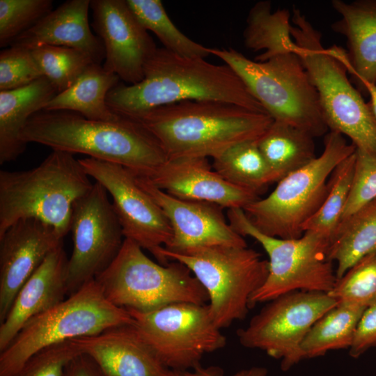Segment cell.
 Masks as SVG:
<instances>
[{
  "label": "cell",
  "instance_id": "f35d334b",
  "mask_svg": "<svg viewBox=\"0 0 376 376\" xmlns=\"http://www.w3.org/2000/svg\"><path fill=\"white\" fill-rule=\"evenodd\" d=\"M376 345V301L363 311L350 347V355L357 358Z\"/></svg>",
  "mask_w": 376,
  "mask_h": 376
},
{
  "label": "cell",
  "instance_id": "8992f818",
  "mask_svg": "<svg viewBox=\"0 0 376 376\" xmlns=\"http://www.w3.org/2000/svg\"><path fill=\"white\" fill-rule=\"evenodd\" d=\"M210 51L239 75L273 120L301 129L314 138L328 131L317 91L295 47L263 62L232 48Z\"/></svg>",
  "mask_w": 376,
  "mask_h": 376
},
{
  "label": "cell",
  "instance_id": "52a82bcc",
  "mask_svg": "<svg viewBox=\"0 0 376 376\" xmlns=\"http://www.w3.org/2000/svg\"><path fill=\"white\" fill-rule=\"evenodd\" d=\"M355 150L343 135L329 131L318 157L283 178L267 196L246 205L244 212L264 234L283 239L301 237L326 198L331 173Z\"/></svg>",
  "mask_w": 376,
  "mask_h": 376
},
{
  "label": "cell",
  "instance_id": "e0dca14e",
  "mask_svg": "<svg viewBox=\"0 0 376 376\" xmlns=\"http://www.w3.org/2000/svg\"><path fill=\"white\" fill-rule=\"evenodd\" d=\"M134 175L138 185L160 207L171 226L173 237L166 250L182 253L212 246H247L244 237L226 221L221 206L175 198L146 177Z\"/></svg>",
  "mask_w": 376,
  "mask_h": 376
},
{
  "label": "cell",
  "instance_id": "9c48e42d",
  "mask_svg": "<svg viewBox=\"0 0 376 376\" xmlns=\"http://www.w3.org/2000/svg\"><path fill=\"white\" fill-rule=\"evenodd\" d=\"M95 280L109 301L126 310L148 312L175 303L208 301L205 290L185 265L174 260L157 263L127 238Z\"/></svg>",
  "mask_w": 376,
  "mask_h": 376
},
{
  "label": "cell",
  "instance_id": "ab89813d",
  "mask_svg": "<svg viewBox=\"0 0 376 376\" xmlns=\"http://www.w3.org/2000/svg\"><path fill=\"white\" fill-rule=\"evenodd\" d=\"M63 376H107L88 354L81 352L66 366Z\"/></svg>",
  "mask_w": 376,
  "mask_h": 376
},
{
  "label": "cell",
  "instance_id": "83f0119b",
  "mask_svg": "<svg viewBox=\"0 0 376 376\" xmlns=\"http://www.w3.org/2000/svg\"><path fill=\"white\" fill-rule=\"evenodd\" d=\"M291 18L292 13L288 9L272 11L269 1H260L254 4L249 12L243 38L248 49L254 52L264 51L255 61H265L295 50Z\"/></svg>",
  "mask_w": 376,
  "mask_h": 376
},
{
  "label": "cell",
  "instance_id": "ac0fdd59",
  "mask_svg": "<svg viewBox=\"0 0 376 376\" xmlns=\"http://www.w3.org/2000/svg\"><path fill=\"white\" fill-rule=\"evenodd\" d=\"M63 240L52 226L34 218L17 221L0 236V322L21 287Z\"/></svg>",
  "mask_w": 376,
  "mask_h": 376
},
{
  "label": "cell",
  "instance_id": "d6a6232c",
  "mask_svg": "<svg viewBox=\"0 0 376 376\" xmlns=\"http://www.w3.org/2000/svg\"><path fill=\"white\" fill-rule=\"evenodd\" d=\"M43 77L60 93L93 62L86 53L66 47L41 45L30 49Z\"/></svg>",
  "mask_w": 376,
  "mask_h": 376
},
{
  "label": "cell",
  "instance_id": "ffe728a7",
  "mask_svg": "<svg viewBox=\"0 0 376 376\" xmlns=\"http://www.w3.org/2000/svg\"><path fill=\"white\" fill-rule=\"evenodd\" d=\"M72 340L97 363L107 376H175L161 362L133 323Z\"/></svg>",
  "mask_w": 376,
  "mask_h": 376
},
{
  "label": "cell",
  "instance_id": "60d3db41",
  "mask_svg": "<svg viewBox=\"0 0 376 376\" xmlns=\"http://www.w3.org/2000/svg\"><path fill=\"white\" fill-rule=\"evenodd\" d=\"M175 376H226L221 368L218 366L203 367L201 364L194 369L174 371ZM268 371L265 367L254 366L242 369L227 376H267Z\"/></svg>",
  "mask_w": 376,
  "mask_h": 376
},
{
  "label": "cell",
  "instance_id": "1f68e13d",
  "mask_svg": "<svg viewBox=\"0 0 376 376\" xmlns=\"http://www.w3.org/2000/svg\"><path fill=\"white\" fill-rule=\"evenodd\" d=\"M355 152L340 162L331 173L326 198L317 212L305 224L304 232L309 230L320 233L330 242L340 221L350 191L356 160Z\"/></svg>",
  "mask_w": 376,
  "mask_h": 376
},
{
  "label": "cell",
  "instance_id": "8fae6325",
  "mask_svg": "<svg viewBox=\"0 0 376 376\" xmlns=\"http://www.w3.org/2000/svg\"><path fill=\"white\" fill-rule=\"evenodd\" d=\"M161 254L166 263L185 265L200 282L211 318L220 329L246 317L251 296L269 272L268 260L248 246H212L182 253L163 248Z\"/></svg>",
  "mask_w": 376,
  "mask_h": 376
},
{
  "label": "cell",
  "instance_id": "ba28073f",
  "mask_svg": "<svg viewBox=\"0 0 376 376\" xmlns=\"http://www.w3.org/2000/svg\"><path fill=\"white\" fill-rule=\"evenodd\" d=\"M133 322L129 311L109 301L93 280L22 327L0 352V376H13L30 357L49 346Z\"/></svg>",
  "mask_w": 376,
  "mask_h": 376
},
{
  "label": "cell",
  "instance_id": "6da1fadb",
  "mask_svg": "<svg viewBox=\"0 0 376 376\" xmlns=\"http://www.w3.org/2000/svg\"><path fill=\"white\" fill-rule=\"evenodd\" d=\"M183 101L224 102L266 113L228 65L182 57L164 47H157L147 63L141 81L129 86L119 82L106 98L112 111L131 118Z\"/></svg>",
  "mask_w": 376,
  "mask_h": 376
},
{
  "label": "cell",
  "instance_id": "9a60e30c",
  "mask_svg": "<svg viewBox=\"0 0 376 376\" xmlns=\"http://www.w3.org/2000/svg\"><path fill=\"white\" fill-rule=\"evenodd\" d=\"M86 173L110 194L125 238L149 251L167 265L161 251L171 241V226L160 207L137 183L134 173L122 165L92 157L79 159Z\"/></svg>",
  "mask_w": 376,
  "mask_h": 376
},
{
  "label": "cell",
  "instance_id": "b9f144b4",
  "mask_svg": "<svg viewBox=\"0 0 376 376\" xmlns=\"http://www.w3.org/2000/svg\"><path fill=\"white\" fill-rule=\"evenodd\" d=\"M364 94L368 93L370 101L368 102L376 120V84L365 83L363 85Z\"/></svg>",
  "mask_w": 376,
  "mask_h": 376
},
{
  "label": "cell",
  "instance_id": "f1b7e54d",
  "mask_svg": "<svg viewBox=\"0 0 376 376\" xmlns=\"http://www.w3.org/2000/svg\"><path fill=\"white\" fill-rule=\"evenodd\" d=\"M258 140L236 143L212 158L213 169L225 180L258 195L274 182Z\"/></svg>",
  "mask_w": 376,
  "mask_h": 376
},
{
  "label": "cell",
  "instance_id": "7a4b0ae2",
  "mask_svg": "<svg viewBox=\"0 0 376 376\" xmlns=\"http://www.w3.org/2000/svg\"><path fill=\"white\" fill-rule=\"evenodd\" d=\"M20 139L25 144L37 143L118 164L142 176L168 159L150 132L139 121L121 115L116 120L104 121L72 111L41 110L28 120Z\"/></svg>",
  "mask_w": 376,
  "mask_h": 376
},
{
  "label": "cell",
  "instance_id": "5bb4252c",
  "mask_svg": "<svg viewBox=\"0 0 376 376\" xmlns=\"http://www.w3.org/2000/svg\"><path fill=\"white\" fill-rule=\"evenodd\" d=\"M70 231L73 249L68 263V295L104 272L125 240L108 192L100 182L74 203Z\"/></svg>",
  "mask_w": 376,
  "mask_h": 376
},
{
  "label": "cell",
  "instance_id": "484cf974",
  "mask_svg": "<svg viewBox=\"0 0 376 376\" xmlns=\"http://www.w3.org/2000/svg\"><path fill=\"white\" fill-rule=\"evenodd\" d=\"M257 142L274 182H278L316 157L314 137L284 123L273 120Z\"/></svg>",
  "mask_w": 376,
  "mask_h": 376
},
{
  "label": "cell",
  "instance_id": "30bf717a",
  "mask_svg": "<svg viewBox=\"0 0 376 376\" xmlns=\"http://www.w3.org/2000/svg\"><path fill=\"white\" fill-rule=\"evenodd\" d=\"M226 216L238 234L256 240L269 257L267 276L251 296L250 308L292 292L329 293L333 289L337 278L327 238L309 230L292 239L267 235L253 226L242 208L227 209Z\"/></svg>",
  "mask_w": 376,
  "mask_h": 376
},
{
  "label": "cell",
  "instance_id": "4316f807",
  "mask_svg": "<svg viewBox=\"0 0 376 376\" xmlns=\"http://www.w3.org/2000/svg\"><path fill=\"white\" fill-rule=\"evenodd\" d=\"M376 251V198L340 221L329 242L328 255L337 265L336 278Z\"/></svg>",
  "mask_w": 376,
  "mask_h": 376
},
{
  "label": "cell",
  "instance_id": "f546056e",
  "mask_svg": "<svg viewBox=\"0 0 376 376\" xmlns=\"http://www.w3.org/2000/svg\"><path fill=\"white\" fill-rule=\"evenodd\" d=\"M366 308L338 304L324 314L313 325L301 343L304 359L320 357L333 350L350 348Z\"/></svg>",
  "mask_w": 376,
  "mask_h": 376
},
{
  "label": "cell",
  "instance_id": "7402d4cb",
  "mask_svg": "<svg viewBox=\"0 0 376 376\" xmlns=\"http://www.w3.org/2000/svg\"><path fill=\"white\" fill-rule=\"evenodd\" d=\"M91 0H68L52 10L33 26L20 34L10 46L32 49L41 45L73 48L88 54L93 62L105 59L102 40L88 23Z\"/></svg>",
  "mask_w": 376,
  "mask_h": 376
},
{
  "label": "cell",
  "instance_id": "4dcf8cb0",
  "mask_svg": "<svg viewBox=\"0 0 376 376\" xmlns=\"http://www.w3.org/2000/svg\"><path fill=\"white\" fill-rule=\"evenodd\" d=\"M140 24L153 32L164 48L182 57L205 58L211 55L210 47L190 39L169 18L160 0H126Z\"/></svg>",
  "mask_w": 376,
  "mask_h": 376
},
{
  "label": "cell",
  "instance_id": "cb8c5ba5",
  "mask_svg": "<svg viewBox=\"0 0 376 376\" xmlns=\"http://www.w3.org/2000/svg\"><path fill=\"white\" fill-rule=\"evenodd\" d=\"M57 94L45 77L22 88L0 91V164L23 153L26 144L20 139L22 129Z\"/></svg>",
  "mask_w": 376,
  "mask_h": 376
},
{
  "label": "cell",
  "instance_id": "3957f363",
  "mask_svg": "<svg viewBox=\"0 0 376 376\" xmlns=\"http://www.w3.org/2000/svg\"><path fill=\"white\" fill-rule=\"evenodd\" d=\"M133 119L157 139L168 159L212 158L230 146L258 140L273 119L267 113L219 101H183Z\"/></svg>",
  "mask_w": 376,
  "mask_h": 376
},
{
  "label": "cell",
  "instance_id": "277c9868",
  "mask_svg": "<svg viewBox=\"0 0 376 376\" xmlns=\"http://www.w3.org/2000/svg\"><path fill=\"white\" fill-rule=\"evenodd\" d=\"M295 52L314 85L330 131L349 137L357 148L376 154V120L368 102L348 78L346 52L325 48L322 34L298 8L292 11Z\"/></svg>",
  "mask_w": 376,
  "mask_h": 376
},
{
  "label": "cell",
  "instance_id": "d4e9b609",
  "mask_svg": "<svg viewBox=\"0 0 376 376\" xmlns=\"http://www.w3.org/2000/svg\"><path fill=\"white\" fill-rule=\"evenodd\" d=\"M119 80L118 75L93 62L71 86L56 95L43 110L72 111L94 120H116L120 115L110 109L106 98Z\"/></svg>",
  "mask_w": 376,
  "mask_h": 376
},
{
  "label": "cell",
  "instance_id": "5b68a950",
  "mask_svg": "<svg viewBox=\"0 0 376 376\" xmlns=\"http://www.w3.org/2000/svg\"><path fill=\"white\" fill-rule=\"evenodd\" d=\"M93 185L79 159L61 150H53L30 170H1L0 236L17 221L34 218L64 237L70 231L74 203Z\"/></svg>",
  "mask_w": 376,
  "mask_h": 376
},
{
  "label": "cell",
  "instance_id": "2e32d148",
  "mask_svg": "<svg viewBox=\"0 0 376 376\" xmlns=\"http://www.w3.org/2000/svg\"><path fill=\"white\" fill-rule=\"evenodd\" d=\"M92 28L102 40L103 68L130 84L144 78V70L157 47L126 0H91Z\"/></svg>",
  "mask_w": 376,
  "mask_h": 376
},
{
  "label": "cell",
  "instance_id": "7c38bea8",
  "mask_svg": "<svg viewBox=\"0 0 376 376\" xmlns=\"http://www.w3.org/2000/svg\"><path fill=\"white\" fill-rule=\"evenodd\" d=\"M133 325L161 362L173 371L194 369L205 354L226 346L207 304L175 303L148 312L127 310Z\"/></svg>",
  "mask_w": 376,
  "mask_h": 376
},
{
  "label": "cell",
  "instance_id": "44dd1931",
  "mask_svg": "<svg viewBox=\"0 0 376 376\" xmlns=\"http://www.w3.org/2000/svg\"><path fill=\"white\" fill-rule=\"evenodd\" d=\"M68 263L63 243L47 255L21 287L0 324V352L30 319L65 299Z\"/></svg>",
  "mask_w": 376,
  "mask_h": 376
},
{
  "label": "cell",
  "instance_id": "4fadbf2b",
  "mask_svg": "<svg viewBox=\"0 0 376 376\" xmlns=\"http://www.w3.org/2000/svg\"><path fill=\"white\" fill-rule=\"evenodd\" d=\"M338 304L328 293L296 291L270 301L238 331L240 344L281 359L287 370L304 359L301 343L313 325Z\"/></svg>",
  "mask_w": 376,
  "mask_h": 376
},
{
  "label": "cell",
  "instance_id": "d6986e66",
  "mask_svg": "<svg viewBox=\"0 0 376 376\" xmlns=\"http://www.w3.org/2000/svg\"><path fill=\"white\" fill-rule=\"evenodd\" d=\"M144 177L175 198L210 203L223 208L243 209L258 198L256 194L225 180L210 166L207 157L168 159Z\"/></svg>",
  "mask_w": 376,
  "mask_h": 376
},
{
  "label": "cell",
  "instance_id": "d590c367",
  "mask_svg": "<svg viewBox=\"0 0 376 376\" xmlns=\"http://www.w3.org/2000/svg\"><path fill=\"white\" fill-rule=\"evenodd\" d=\"M355 153L352 182L340 222L376 198V154L357 148Z\"/></svg>",
  "mask_w": 376,
  "mask_h": 376
},
{
  "label": "cell",
  "instance_id": "603a6c76",
  "mask_svg": "<svg viewBox=\"0 0 376 376\" xmlns=\"http://www.w3.org/2000/svg\"><path fill=\"white\" fill-rule=\"evenodd\" d=\"M331 4L340 16L331 29L345 37V63L357 88L364 93L365 83L376 84V0H332Z\"/></svg>",
  "mask_w": 376,
  "mask_h": 376
},
{
  "label": "cell",
  "instance_id": "8d00e7d4",
  "mask_svg": "<svg viewBox=\"0 0 376 376\" xmlns=\"http://www.w3.org/2000/svg\"><path fill=\"white\" fill-rule=\"evenodd\" d=\"M42 77L29 49L10 46L0 52V91L26 86Z\"/></svg>",
  "mask_w": 376,
  "mask_h": 376
},
{
  "label": "cell",
  "instance_id": "74e56055",
  "mask_svg": "<svg viewBox=\"0 0 376 376\" xmlns=\"http://www.w3.org/2000/svg\"><path fill=\"white\" fill-rule=\"evenodd\" d=\"M81 352L72 340L49 346L30 357L13 376H63L67 364Z\"/></svg>",
  "mask_w": 376,
  "mask_h": 376
},
{
  "label": "cell",
  "instance_id": "e575fe53",
  "mask_svg": "<svg viewBox=\"0 0 376 376\" xmlns=\"http://www.w3.org/2000/svg\"><path fill=\"white\" fill-rule=\"evenodd\" d=\"M52 8V0H0V47L10 46Z\"/></svg>",
  "mask_w": 376,
  "mask_h": 376
},
{
  "label": "cell",
  "instance_id": "836d02e7",
  "mask_svg": "<svg viewBox=\"0 0 376 376\" xmlns=\"http://www.w3.org/2000/svg\"><path fill=\"white\" fill-rule=\"evenodd\" d=\"M338 304L367 308L376 301V251L363 257L337 279L328 293Z\"/></svg>",
  "mask_w": 376,
  "mask_h": 376
}]
</instances>
